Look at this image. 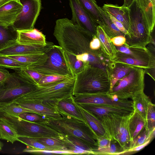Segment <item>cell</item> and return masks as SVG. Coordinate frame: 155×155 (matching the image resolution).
Returning <instances> with one entry per match:
<instances>
[{
  "label": "cell",
  "instance_id": "1",
  "mask_svg": "<svg viewBox=\"0 0 155 155\" xmlns=\"http://www.w3.org/2000/svg\"><path fill=\"white\" fill-rule=\"evenodd\" d=\"M53 35L64 51L77 55L85 53L97 54L89 48L93 36L75 25L67 18L55 21Z\"/></svg>",
  "mask_w": 155,
  "mask_h": 155
},
{
  "label": "cell",
  "instance_id": "2",
  "mask_svg": "<svg viewBox=\"0 0 155 155\" xmlns=\"http://www.w3.org/2000/svg\"><path fill=\"white\" fill-rule=\"evenodd\" d=\"M110 89V79L108 72L105 69L87 65L75 75L73 95L106 93Z\"/></svg>",
  "mask_w": 155,
  "mask_h": 155
},
{
  "label": "cell",
  "instance_id": "3",
  "mask_svg": "<svg viewBox=\"0 0 155 155\" xmlns=\"http://www.w3.org/2000/svg\"><path fill=\"white\" fill-rule=\"evenodd\" d=\"M75 78L56 83L38 85L31 92L20 97L48 104L57 107L61 100L73 95Z\"/></svg>",
  "mask_w": 155,
  "mask_h": 155
},
{
  "label": "cell",
  "instance_id": "4",
  "mask_svg": "<svg viewBox=\"0 0 155 155\" xmlns=\"http://www.w3.org/2000/svg\"><path fill=\"white\" fill-rule=\"evenodd\" d=\"M60 114L61 117L58 119L47 118L45 125L62 135L80 138L89 144L94 149L97 148L94 135L86 123L68 115Z\"/></svg>",
  "mask_w": 155,
  "mask_h": 155
},
{
  "label": "cell",
  "instance_id": "5",
  "mask_svg": "<svg viewBox=\"0 0 155 155\" xmlns=\"http://www.w3.org/2000/svg\"><path fill=\"white\" fill-rule=\"evenodd\" d=\"M37 86L18 71L10 73L0 83V107L12 104L20 97L32 91Z\"/></svg>",
  "mask_w": 155,
  "mask_h": 155
},
{
  "label": "cell",
  "instance_id": "6",
  "mask_svg": "<svg viewBox=\"0 0 155 155\" xmlns=\"http://www.w3.org/2000/svg\"><path fill=\"white\" fill-rule=\"evenodd\" d=\"M130 25L125 44L131 47L146 48L150 41L151 33L135 0L129 8Z\"/></svg>",
  "mask_w": 155,
  "mask_h": 155
},
{
  "label": "cell",
  "instance_id": "7",
  "mask_svg": "<svg viewBox=\"0 0 155 155\" xmlns=\"http://www.w3.org/2000/svg\"><path fill=\"white\" fill-rule=\"evenodd\" d=\"M145 71L143 68L134 66L126 76L117 81L107 94L115 95L119 99H128L143 92Z\"/></svg>",
  "mask_w": 155,
  "mask_h": 155
},
{
  "label": "cell",
  "instance_id": "8",
  "mask_svg": "<svg viewBox=\"0 0 155 155\" xmlns=\"http://www.w3.org/2000/svg\"><path fill=\"white\" fill-rule=\"evenodd\" d=\"M45 53L48 58L44 63L27 68L44 75L56 74L75 78L66 61L64 51L61 47L53 44Z\"/></svg>",
  "mask_w": 155,
  "mask_h": 155
},
{
  "label": "cell",
  "instance_id": "9",
  "mask_svg": "<svg viewBox=\"0 0 155 155\" xmlns=\"http://www.w3.org/2000/svg\"><path fill=\"white\" fill-rule=\"evenodd\" d=\"M130 116L107 115L98 118L101 122L106 137L116 141L124 150L129 149L130 142L128 127Z\"/></svg>",
  "mask_w": 155,
  "mask_h": 155
},
{
  "label": "cell",
  "instance_id": "10",
  "mask_svg": "<svg viewBox=\"0 0 155 155\" xmlns=\"http://www.w3.org/2000/svg\"><path fill=\"white\" fill-rule=\"evenodd\" d=\"M0 117L11 124L18 136L34 137H60L62 135L45 125L27 121L19 117L0 113Z\"/></svg>",
  "mask_w": 155,
  "mask_h": 155
},
{
  "label": "cell",
  "instance_id": "11",
  "mask_svg": "<svg viewBox=\"0 0 155 155\" xmlns=\"http://www.w3.org/2000/svg\"><path fill=\"white\" fill-rule=\"evenodd\" d=\"M23 7L12 25L17 30H31L41 9V0H19Z\"/></svg>",
  "mask_w": 155,
  "mask_h": 155
},
{
  "label": "cell",
  "instance_id": "12",
  "mask_svg": "<svg viewBox=\"0 0 155 155\" xmlns=\"http://www.w3.org/2000/svg\"><path fill=\"white\" fill-rule=\"evenodd\" d=\"M73 96L74 102L78 104H90L134 108L132 100L119 99L107 93L84 94Z\"/></svg>",
  "mask_w": 155,
  "mask_h": 155
},
{
  "label": "cell",
  "instance_id": "13",
  "mask_svg": "<svg viewBox=\"0 0 155 155\" xmlns=\"http://www.w3.org/2000/svg\"><path fill=\"white\" fill-rule=\"evenodd\" d=\"M72 18L71 20L75 25L93 36L96 35L98 25L83 8L78 0H69Z\"/></svg>",
  "mask_w": 155,
  "mask_h": 155
},
{
  "label": "cell",
  "instance_id": "14",
  "mask_svg": "<svg viewBox=\"0 0 155 155\" xmlns=\"http://www.w3.org/2000/svg\"><path fill=\"white\" fill-rule=\"evenodd\" d=\"M53 44L51 42H47L46 45L23 44L16 40L0 49V55H20L44 53Z\"/></svg>",
  "mask_w": 155,
  "mask_h": 155
},
{
  "label": "cell",
  "instance_id": "15",
  "mask_svg": "<svg viewBox=\"0 0 155 155\" xmlns=\"http://www.w3.org/2000/svg\"><path fill=\"white\" fill-rule=\"evenodd\" d=\"M13 103H15L23 108L32 110L36 113L48 119H57L61 117L57 107L48 104L26 99L20 97Z\"/></svg>",
  "mask_w": 155,
  "mask_h": 155
},
{
  "label": "cell",
  "instance_id": "16",
  "mask_svg": "<svg viewBox=\"0 0 155 155\" xmlns=\"http://www.w3.org/2000/svg\"><path fill=\"white\" fill-rule=\"evenodd\" d=\"M79 105L92 113L98 118L107 115L128 116L130 115L134 111V108L90 104Z\"/></svg>",
  "mask_w": 155,
  "mask_h": 155
},
{
  "label": "cell",
  "instance_id": "17",
  "mask_svg": "<svg viewBox=\"0 0 155 155\" xmlns=\"http://www.w3.org/2000/svg\"><path fill=\"white\" fill-rule=\"evenodd\" d=\"M63 136L65 147L71 154H94L93 148L84 140L74 136Z\"/></svg>",
  "mask_w": 155,
  "mask_h": 155
},
{
  "label": "cell",
  "instance_id": "18",
  "mask_svg": "<svg viewBox=\"0 0 155 155\" xmlns=\"http://www.w3.org/2000/svg\"><path fill=\"white\" fill-rule=\"evenodd\" d=\"M22 7L19 0H12L4 4L0 7V22L12 25Z\"/></svg>",
  "mask_w": 155,
  "mask_h": 155
},
{
  "label": "cell",
  "instance_id": "19",
  "mask_svg": "<svg viewBox=\"0 0 155 155\" xmlns=\"http://www.w3.org/2000/svg\"><path fill=\"white\" fill-rule=\"evenodd\" d=\"M102 8L104 11L121 23L128 32L130 25L129 8L123 5L119 6L117 5L105 4Z\"/></svg>",
  "mask_w": 155,
  "mask_h": 155
},
{
  "label": "cell",
  "instance_id": "20",
  "mask_svg": "<svg viewBox=\"0 0 155 155\" xmlns=\"http://www.w3.org/2000/svg\"><path fill=\"white\" fill-rule=\"evenodd\" d=\"M84 120L85 122L92 132L95 140L106 137L105 132L101 120L91 112L77 104Z\"/></svg>",
  "mask_w": 155,
  "mask_h": 155
},
{
  "label": "cell",
  "instance_id": "21",
  "mask_svg": "<svg viewBox=\"0 0 155 155\" xmlns=\"http://www.w3.org/2000/svg\"><path fill=\"white\" fill-rule=\"evenodd\" d=\"M57 108L60 114L68 115L85 122L83 115L74 101L73 95L60 100Z\"/></svg>",
  "mask_w": 155,
  "mask_h": 155
},
{
  "label": "cell",
  "instance_id": "22",
  "mask_svg": "<svg viewBox=\"0 0 155 155\" xmlns=\"http://www.w3.org/2000/svg\"><path fill=\"white\" fill-rule=\"evenodd\" d=\"M18 36L17 41L21 43L46 45L45 35L35 29L24 30H17Z\"/></svg>",
  "mask_w": 155,
  "mask_h": 155
},
{
  "label": "cell",
  "instance_id": "23",
  "mask_svg": "<svg viewBox=\"0 0 155 155\" xmlns=\"http://www.w3.org/2000/svg\"><path fill=\"white\" fill-rule=\"evenodd\" d=\"M143 15L150 32H152L155 24V5L152 0H135Z\"/></svg>",
  "mask_w": 155,
  "mask_h": 155
},
{
  "label": "cell",
  "instance_id": "24",
  "mask_svg": "<svg viewBox=\"0 0 155 155\" xmlns=\"http://www.w3.org/2000/svg\"><path fill=\"white\" fill-rule=\"evenodd\" d=\"M117 51L128 57L135 59L151 61V55L146 48L130 47L125 44L121 46H114Z\"/></svg>",
  "mask_w": 155,
  "mask_h": 155
},
{
  "label": "cell",
  "instance_id": "25",
  "mask_svg": "<svg viewBox=\"0 0 155 155\" xmlns=\"http://www.w3.org/2000/svg\"><path fill=\"white\" fill-rule=\"evenodd\" d=\"M96 36L99 39L101 44L104 52L111 59H114L116 58V51L115 46L110 40L102 28L98 25L96 28Z\"/></svg>",
  "mask_w": 155,
  "mask_h": 155
},
{
  "label": "cell",
  "instance_id": "26",
  "mask_svg": "<svg viewBox=\"0 0 155 155\" xmlns=\"http://www.w3.org/2000/svg\"><path fill=\"white\" fill-rule=\"evenodd\" d=\"M85 12L97 24L102 27L103 22L95 0H78Z\"/></svg>",
  "mask_w": 155,
  "mask_h": 155
},
{
  "label": "cell",
  "instance_id": "27",
  "mask_svg": "<svg viewBox=\"0 0 155 155\" xmlns=\"http://www.w3.org/2000/svg\"><path fill=\"white\" fill-rule=\"evenodd\" d=\"M16 61L27 64L28 67L39 65L44 63L48 58L45 53L20 55L7 56Z\"/></svg>",
  "mask_w": 155,
  "mask_h": 155
},
{
  "label": "cell",
  "instance_id": "28",
  "mask_svg": "<svg viewBox=\"0 0 155 155\" xmlns=\"http://www.w3.org/2000/svg\"><path fill=\"white\" fill-rule=\"evenodd\" d=\"M131 99L134 111L146 120L148 107L152 103L150 98L143 92L136 95Z\"/></svg>",
  "mask_w": 155,
  "mask_h": 155
},
{
  "label": "cell",
  "instance_id": "29",
  "mask_svg": "<svg viewBox=\"0 0 155 155\" xmlns=\"http://www.w3.org/2000/svg\"><path fill=\"white\" fill-rule=\"evenodd\" d=\"M145 120L134 110L128 120V127L130 141L145 127Z\"/></svg>",
  "mask_w": 155,
  "mask_h": 155
},
{
  "label": "cell",
  "instance_id": "30",
  "mask_svg": "<svg viewBox=\"0 0 155 155\" xmlns=\"http://www.w3.org/2000/svg\"><path fill=\"white\" fill-rule=\"evenodd\" d=\"M18 31L12 25H6L0 22V50L16 41Z\"/></svg>",
  "mask_w": 155,
  "mask_h": 155
},
{
  "label": "cell",
  "instance_id": "31",
  "mask_svg": "<svg viewBox=\"0 0 155 155\" xmlns=\"http://www.w3.org/2000/svg\"><path fill=\"white\" fill-rule=\"evenodd\" d=\"M112 74L110 76V91L117 81L126 76L134 66L124 63L117 62Z\"/></svg>",
  "mask_w": 155,
  "mask_h": 155
},
{
  "label": "cell",
  "instance_id": "32",
  "mask_svg": "<svg viewBox=\"0 0 155 155\" xmlns=\"http://www.w3.org/2000/svg\"><path fill=\"white\" fill-rule=\"evenodd\" d=\"M98 8L103 20L102 27L109 37L111 38L119 35L125 36V35L117 28L102 8L99 6Z\"/></svg>",
  "mask_w": 155,
  "mask_h": 155
},
{
  "label": "cell",
  "instance_id": "33",
  "mask_svg": "<svg viewBox=\"0 0 155 155\" xmlns=\"http://www.w3.org/2000/svg\"><path fill=\"white\" fill-rule=\"evenodd\" d=\"M0 136L1 139L12 144L17 141L18 136L14 128L1 117H0Z\"/></svg>",
  "mask_w": 155,
  "mask_h": 155
},
{
  "label": "cell",
  "instance_id": "34",
  "mask_svg": "<svg viewBox=\"0 0 155 155\" xmlns=\"http://www.w3.org/2000/svg\"><path fill=\"white\" fill-rule=\"evenodd\" d=\"M117 62H120L134 66L150 69L153 65L151 61L141 60L126 56L116 51V58L115 60Z\"/></svg>",
  "mask_w": 155,
  "mask_h": 155
},
{
  "label": "cell",
  "instance_id": "35",
  "mask_svg": "<svg viewBox=\"0 0 155 155\" xmlns=\"http://www.w3.org/2000/svg\"><path fill=\"white\" fill-rule=\"evenodd\" d=\"M17 141H19L31 147L39 150H49L59 151L67 152L63 149L61 148L50 147L46 146L37 141L35 137L18 136Z\"/></svg>",
  "mask_w": 155,
  "mask_h": 155
},
{
  "label": "cell",
  "instance_id": "36",
  "mask_svg": "<svg viewBox=\"0 0 155 155\" xmlns=\"http://www.w3.org/2000/svg\"><path fill=\"white\" fill-rule=\"evenodd\" d=\"M124 149L115 140H111L110 145L102 148L93 149L92 151L95 155H120Z\"/></svg>",
  "mask_w": 155,
  "mask_h": 155
},
{
  "label": "cell",
  "instance_id": "37",
  "mask_svg": "<svg viewBox=\"0 0 155 155\" xmlns=\"http://www.w3.org/2000/svg\"><path fill=\"white\" fill-rule=\"evenodd\" d=\"M64 52L66 61L75 76L84 70L85 65L83 62L76 58V55L64 51Z\"/></svg>",
  "mask_w": 155,
  "mask_h": 155
},
{
  "label": "cell",
  "instance_id": "38",
  "mask_svg": "<svg viewBox=\"0 0 155 155\" xmlns=\"http://www.w3.org/2000/svg\"><path fill=\"white\" fill-rule=\"evenodd\" d=\"M35 138L39 142L46 146L62 148L69 152L65 147L62 135L60 137Z\"/></svg>",
  "mask_w": 155,
  "mask_h": 155
},
{
  "label": "cell",
  "instance_id": "39",
  "mask_svg": "<svg viewBox=\"0 0 155 155\" xmlns=\"http://www.w3.org/2000/svg\"><path fill=\"white\" fill-rule=\"evenodd\" d=\"M0 67L19 71L22 68L27 67L28 65L7 56L0 55Z\"/></svg>",
  "mask_w": 155,
  "mask_h": 155
},
{
  "label": "cell",
  "instance_id": "40",
  "mask_svg": "<svg viewBox=\"0 0 155 155\" xmlns=\"http://www.w3.org/2000/svg\"><path fill=\"white\" fill-rule=\"evenodd\" d=\"M26 112H33V111L29 110L13 103L6 106L0 107V113L18 117L21 114Z\"/></svg>",
  "mask_w": 155,
  "mask_h": 155
},
{
  "label": "cell",
  "instance_id": "41",
  "mask_svg": "<svg viewBox=\"0 0 155 155\" xmlns=\"http://www.w3.org/2000/svg\"><path fill=\"white\" fill-rule=\"evenodd\" d=\"M18 117L25 120L41 125L45 124L47 120L45 117L33 112H24Z\"/></svg>",
  "mask_w": 155,
  "mask_h": 155
},
{
  "label": "cell",
  "instance_id": "42",
  "mask_svg": "<svg viewBox=\"0 0 155 155\" xmlns=\"http://www.w3.org/2000/svg\"><path fill=\"white\" fill-rule=\"evenodd\" d=\"M18 71L34 84L37 85L44 75L35 70L27 67L22 68Z\"/></svg>",
  "mask_w": 155,
  "mask_h": 155
},
{
  "label": "cell",
  "instance_id": "43",
  "mask_svg": "<svg viewBox=\"0 0 155 155\" xmlns=\"http://www.w3.org/2000/svg\"><path fill=\"white\" fill-rule=\"evenodd\" d=\"M145 127L149 131L155 129V106L152 103L150 104L147 109Z\"/></svg>",
  "mask_w": 155,
  "mask_h": 155
},
{
  "label": "cell",
  "instance_id": "44",
  "mask_svg": "<svg viewBox=\"0 0 155 155\" xmlns=\"http://www.w3.org/2000/svg\"><path fill=\"white\" fill-rule=\"evenodd\" d=\"M149 133V131L144 127L137 136L130 141L129 149L142 144L148 140Z\"/></svg>",
  "mask_w": 155,
  "mask_h": 155
},
{
  "label": "cell",
  "instance_id": "45",
  "mask_svg": "<svg viewBox=\"0 0 155 155\" xmlns=\"http://www.w3.org/2000/svg\"><path fill=\"white\" fill-rule=\"evenodd\" d=\"M70 78H71L68 76L60 75H44L40 81L38 85L56 83Z\"/></svg>",
  "mask_w": 155,
  "mask_h": 155
},
{
  "label": "cell",
  "instance_id": "46",
  "mask_svg": "<svg viewBox=\"0 0 155 155\" xmlns=\"http://www.w3.org/2000/svg\"><path fill=\"white\" fill-rule=\"evenodd\" d=\"M151 142L150 140L146 141L143 143L135 147L126 150L122 152L120 155H128L133 154L141 150L148 145Z\"/></svg>",
  "mask_w": 155,
  "mask_h": 155
},
{
  "label": "cell",
  "instance_id": "47",
  "mask_svg": "<svg viewBox=\"0 0 155 155\" xmlns=\"http://www.w3.org/2000/svg\"><path fill=\"white\" fill-rule=\"evenodd\" d=\"M113 45L116 46H121L125 44L126 38L124 36L119 35L110 38Z\"/></svg>",
  "mask_w": 155,
  "mask_h": 155
},
{
  "label": "cell",
  "instance_id": "48",
  "mask_svg": "<svg viewBox=\"0 0 155 155\" xmlns=\"http://www.w3.org/2000/svg\"><path fill=\"white\" fill-rule=\"evenodd\" d=\"M106 12L117 28L125 35H125H127L128 34V31L125 29L122 24L110 14L107 13Z\"/></svg>",
  "mask_w": 155,
  "mask_h": 155
},
{
  "label": "cell",
  "instance_id": "49",
  "mask_svg": "<svg viewBox=\"0 0 155 155\" xmlns=\"http://www.w3.org/2000/svg\"><path fill=\"white\" fill-rule=\"evenodd\" d=\"M111 139L106 137H103L98 138L97 140V148H102L109 146L110 143Z\"/></svg>",
  "mask_w": 155,
  "mask_h": 155
},
{
  "label": "cell",
  "instance_id": "50",
  "mask_svg": "<svg viewBox=\"0 0 155 155\" xmlns=\"http://www.w3.org/2000/svg\"><path fill=\"white\" fill-rule=\"evenodd\" d=\"M101 45V42L98 38L96 35L93 36L89 43L90 49L93 51H96L100 48Z\"/></svg>",
  "mask_w": 155,
  "mask_h": 155
},
{
  "label": "cell",
  "instance_id": "51",
  "mask_svg": "<svg viewBox=\"0 0 155 155\" xmlns=\"http://www.w3.org/2000/svg\"><path fill=\"white\" fill-rule=\"evenodd\" d=\"M9 72L3 68H0V83L4 81L8 76Z\"/></svg>",
  "mask_w": 155,
  "mask_h": 155
},
{
  "label": "cell",
  "instance_id": "52",
  "mask_svg": "<svg viewBox=\"0 0 155 155\" xmlns=\"http://www.w3.org/2000/svg\"><path fill=\"white\" fill-rule=\"evenodd\" d=\"M134 0H124L123 6L129 8L133 3Z\"/></svg>",
  "mask_w": 155,
  "mask_h": 155
},
{
  "label": "cell",
  "instance_id": "53",
  "mask_svg": "<svg viewBox=\"0 0 155 155\" xmlns=\"http://www.w3.org/2000/svg\"><path fill=\"white\" fill-rule=\"evenodd\" d=\"M155 129H153L151 131H149L148 136V140H150L151 141L155 137Z\"/></svg>",
  "mask_w": 155,
  "mask_h": 155
},
{
  "label": "cell",
  "instance_id": "54",
  "mask_svg": "<svg viewBox=\"0 0 155 155\" xmlns=\"http://www.w3.org/2000/svg\"><path fill=\"white\" fill-rule=\"evenodd\" d=\"M12 0H0V7L5 3Z\"/></svg>",
  "mask_w": 155,
  "mask_h": 155
},
{
  "label": "cell",
  "instance_id": "55",
  "mask_svg": "<svg viewBox=\"0 0 155 155\" xmlns=\"http://www.w3.org/2000/svg\"><path fill=\"white\" fill-rule=\"evenodd\" d=\"M3 146V143L0 141V151L2 150V147Z\"/></svg>",
  "mask_w": 155,
  "mask_h": 155
},
{
  "label": "cell",
  "instance_id": "56",
  "mask_svg": "<svg viewBox=\"0 0 155 155\" xmlns=\"http://www.w3.org/2000/svg\"><path fill=\"white\" fill-rule=\"evenodd\" d=\"M153 3L155 5V0H152Z\"/></svg>",
  "mask_w": 155,
  "mask_h": 155
},
{
  "label": "cell",
  "instance_id": "57",
  "mask_svg": "<svg viewBox=\"0 0 155 155\" xmlns=\"http://www.w3.org/2000/svg\"><path fill=\"white\" fill-rule=\"evenodd\" d=\"M0 139H1V137H0Z\"/></svg>",
  "mask_w": 155,
  "mask_h": 155
}]
</instances>
